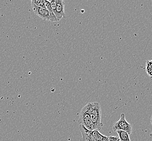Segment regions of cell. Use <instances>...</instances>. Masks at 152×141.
Instances as JSON below:
<instances>
[{"mask_svg": "<svg viewBox=\"0 0 152 141\" xmlns=\"http://www.w3.org/2000/svg\"><path fill=\"white\" fill-rule=\"evenodd\" d=\"M90 115L93 124V130L100 131L104 124L101 122V110L100 105L97 102L89 103Z\"/></svg>", "mask_w": 152, "mask_h": 141, "instance_id": "6da1fadb", "label": "cell"}, {"mask_svg": "<svg viewBox=\"0 0 152 141\" xmlns=\"http://www.w3.org/2000/svg\"><path fill=\"white\" fill-rule=\"evenodd\" d=\"M90 105L89 103L82 108L80 115L79 119L78 120V123L79 125H82L86 129L89 130H93V124L91 122V118L89 112Z\"/></svg>", "mask_w": 152, "mask_h": 141, "instance_id": "7a4b0ae2", "label": "cell"}, {"mask_svg": "<svg viewBox=\"0 0 152 141\" xmlns=\"http://www.w3.org/2000/svg\"><path fill=\"white\" fill-rule=\"evenodd\" d=\"M113 130L115 132L118 130H121L127 132L129 135H131L132 131V126L131 124L126 120L125 114L123 113L121 114L120 120L116 122L114 126H113Z\"/></svg>", "mask_w": 152, "mask_h": 141, "instance_id": "3957f363", "label": "cell"}, {"mask_svg": "<svg viewBox=\"0 0 152 141\" xmlns=\"http://www.w3.org/2000/svg\"><path fill=\"white\" fill-rule=\"evenodd\" d=\"M32 8L34 12L37 15L39 16L45 21H49L50 20V15L48 10L46 8H39L35 6L34 4L31 3Z\"/></svg>", "mask_w": 152, "mask_h": 141, "instance_id": "277c9868", "label": "cell"}, {"mask_svg": "<svg viewBox=\"0 0 152 141\" xmlns=\"http://www.w3.org/2000/svg\"><path fill=\"white\" fill-rule=\"evenodd\" d=\"M56 3V12L55 15L59 21L62 18L65 17L64 3L62 0H55Z\"/></svg>", "mask_w": 152, "mask_h": 141, "instance_id": "5b68a950", "label": "cell"}, {"mask_svg": "<svg viewBox=\"0 0 152 141\" xmlns=\"http://www.w3.org/2000/svg\"><path fill=\"white\" fill-rule=\"evenodd\" d=\"M79 129L82 135V138L80 141H94L92 136L91 131L86 129L82 125H79Z\"/></svg>", "mask_w": 152, "mask_h": 141, "instance_id": "8992f818", "label": "cell"}, {"mask_svg": "<svg viewBox=\"0 0 152 141\" xmlns=\"http://www.w3.org/2000/svg\"><path fill=\"white\" fill-rule=\"evenodd\" d=\"M92 136L94 141H108V137L106 136L102 135L99 131L97 130L91 131Z\"/></svg>", "mask_w": 152, "mask_h": 141, "instance_id": "52a82bcc", "label": "cell"}, {"mask_svg": "<svg viewBox=\"0 0 152 141\" xmlns=\"http://www.w3.org/2000/svg\"><path fill=\"white\" fill-rule=\"evenodd\" d=\"M116 132L119 135L120 141H131L129 138V135L127 132L121 130H118Z\"/></svg>", "mask_w": 152, "mask_h": 141, "instance_id": "ba28073f", "label": "cell"}, {"mask_svg": "<svg viewBox=\"0 0 152 141\" xmlns=\"http://www.w3.org/2000/svg\"><path fill=\"white\" fill-rule=\"evenodd\" d=\"M146 70L147 74L151 78H152V60L146 62Z\"/></svg>", "mask_w": 152, "mask_h": 141, "instance_id": "9c48e42d", "label": "cell"}, {"mask_svg": "<svg viewBox=\"0 0 152 141\" xmlns=\"http://www.w3.org/2000/svg\"><path fill=\"white\" fill-rule=\"evenodd\" d=\"M31 3L33 4L35 6L37 7L46 8L43 0H32L31 1Z\"/></svg>", "mask_w": 152, "mask_h": 141, "instance_id": "30bf717a", "label": "cell"}, {"mask_svg": "<svg viewBox=\"0 0 152 141\" xmlns=\"http://www.w3.org/2000/svg\"><path fill=\"white\" fill-rule=\"evenodd\" d=\"M108 141H120L118 136H110Z\"/></svg>", "mask_w": 152, "mask_h": 141, "instance_id": "8fae6325", "label": "cell"}, {"mask_svg": "<svg viewBox=\"0 0 152 141\" xmlns=\"http://www.w3.org/2000/svg\"><path fill=\"white\" fill-rule=\"evenodd\" d=\"M151 124H152V116L151 117Z\"/></svg>", "mask_w": 152, "mask_h": 141, "instance_id": "7c38bea8", "label": "cell"}]
</instances>
